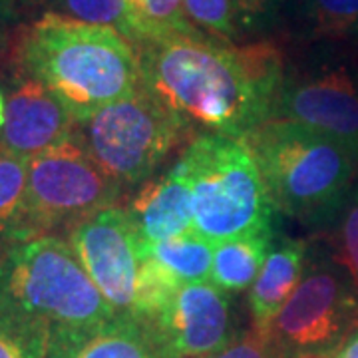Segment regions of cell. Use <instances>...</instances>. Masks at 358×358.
I'll use <instances>...</instances> for the list:
<instances>
[{
    "mask_svg": "<svg viewBox=\"0 0 358 358\" xmlns=\"http://www.w3.org/2000/svg\"><path fill=\"white\" fill-rule=\"evenodd\" d=\"M76 128L64 106L34 78L24 76L6 96V122L0 148L30 159L64 141Z\"/></svg>",
    "mask_w": 358,
    "mask_h": 358,
    "instance_id": "cell-12",
    "label": "cell"
},
{
    "mask_svg": "<svg viewBox=\"0 0 358 358\" xmlns=\"http://www.w3.org/2000/svg\"><path fill=\"white\" fill-rule=\"evenodd\" d=\"M245 32H263L277 24L287 0H235Z\"/></svg>",
    "mask_w": 358,
    "mask_h": 358,
    "instance_id": "cell-26",
    "label": "cell"
},
{
    "mask_svg": "<svg viewBox=\"0 0 358 358\" xmlns=\"http://www.w3.org/2000/svg\"><path fill=\"white\" fill-rule=\"evenodd\" d=\"M66 241L115 313H129L141 263V243L124 207L114 205L68 229Z\"/></svg>",
    "mask_w": 358,
    "mask_h": 358,
    "instance_id": "cell-11",
    "label": "cell"
},
{
    "mask_svg": "<svg viewBox=\"0 0 358 358\" xmlns=\"http://www.w3.org/2000/svg\"><path fill=\"white\" fill-rule=\"evenodd\" d=\"M143 251L155 257L183 285L211 281L215 243L199 231L193 229L162 243L143 245Z\"/></svg>",
    "mask_w": 358,
    "mask_h": 358,
    "instance_id": "cell-18",
    "label": "cell"
},
{
    "mask_svg": "<svg viewBox=\"0 0 358 358\" xmlns=\"http://www.w3.org/2000/svg\"><path fill=\"white\" fill-rule=\"evenodd\" d=\"M179 162L192 192L195 231L209 241L219 243L273 223L277 209L243 140L201 134L187 143Z\"/></svg>",
    "mask_w": 358,
    "mask_h": 358,
    "instance_id": "cell-5",
    "label": "cell"
},
{
    "mask_svg": "<svg viewBox=\"0 0 358 358\" xmlns=\"http://www.w3.org/2000/svg\"><path fill=\"white\" fill-rule=\"evenodd\" d=\"M131 8L148 26H152L162 36H197L201 34L189 22L183 0H129Z\"/></svg>",
    "mask_w": 358,
    "mask_h": 358,
    "instance_id": "cell-25",
    "label": "cell"
},
{
    "mask_svg": "<svg viewBox=\"0 0 358 358\" xmlns=\"http://www.w3.org/2000/svg\"><path fill=\"white\" fill-rule=\"evenodd\" d=\"M13 2L10 0H0V36L4 34L6 24L13 20Z\"/></svg>",
    "mask_w": 358,
    "mask_h": 358,
    "instance_id": "cell-29",
    "label": "cell"
},
{
    "mask_svg": "<svg viewBox=\"0 0 358 358\" xmlns=\"http://www.w3.org/2000/svg\"><path fill=\"white\" fill-rule=\"evenodd\" d=\"M358 329V293L334 259H308L303 281L265 334L277 358H329Z\"/></svg>",
    "mask_w": 358,
    "mask_h": 358,
    "instance_id": "cell-8",
    "label": "cell"
},
{
    "mask_svg": "<svg viewBox=\"0 0 358 358\" xmlns=\"http://www.w3.org/2000/svg\"><path fill=\"white\" fill-rule=\"evenodd\" d=\"M44 358H159L143 324L129 313L82 327H54Z\"/></svg>",
    "mask_w": 358,
    "mask_h": 358,
    "instance_id": "cell-14",
    "label": "cell"
},
{
    "mask_svg": "<svg viewBox=\"0 0 358 358\" xmlns=\"http://www.w3.org/2000/svg\"><path fill=\"white\" fill-rule=\"evenodd\" d=\"M50 329L0 303V358H44Z\"/></svg>",
    "mask_w": 358,
    "mask_h": 358,
    "instance_id": "cell-22",
    "label": "cell"
},
{
    "mask_svg": "<svg viewBox=\"0 0 358 358\" xmlns=\"http://www.w3.org/2000/svg\"><path fill=\"white\" fill-rule=\"evenodd\" d=\"M28 159L0 148V259L24 241Z\"/></svg>",
    "mask_w": 358,
    "mask_h": 358,
    "instance_id": "cell-19",
    "label": "cell"
},
{
    "mask_svg": "<svg viewBox=\"0 0 358 358\" xmlns=\"http://www.w3.org/2000/svg\"><path fill=\"white\" fill-rule=\"evenodd\" d=\"M122 189L103 173L80 141L76 128L64 141L28 159L24 241L74 227L82 219L114 207Z\"/></svg>",
    "mask_w": 358,
    "mask_h": 358,
    "instance_id": "cell-7",
    "label": "cell"
},
{
    "mask_svg": "<svg viewBox=\"0 0 358 358\" xmlns=\"http://www.w3.org/2000/svg\"><path fill=\"white\" fill-rule=\"evenodd\" d=\"M192 128L141 82L131 96L78 124L76 134L98 167L126 192L155 178Z\"/></svg>",
    "mask_w": 358,
    "mask_h": 358,
    "instance_id": "cell-6",
    "label": "cell"
},
{
    "mask_svg": "<svg viewBox=\"0 0 358 358\" xmlns=\"http://www.w3.org/2000/svg\"><path fill=\"white\" fill-rule=\"evenodd\" d=\"M308 263V245L301 239H282L273 245L259 277L249 289L247 307L253 331L265 336L271 324L291 301L303 281Z\"/></svg>",
    "mask_w": 358,
    "mask_h": 358,
    "instance_id": "cell-15",
    "label": "cell"
},
{
    "mask_svg": "<svg viewBox=\"0 0 358 358\" xmlns=\"http://www.w3.org/2000/svg\"><path fill=\"white\" fill-rule=\"evenodd\" d=\"M299 18L310 40L358 38V0H299Z\"/></svg>",
    "mask_w": 358,
    "mask_h": 358,
    "instance_id": "cell-20",
    "label": "cell"
},
{
    "mask_svg": "<svg viewBox=\"0 0 358 358\" xmlns=\"http://www.w3.org/2000/svg\"><path fill=\"white\" fill-rule=\"evenodd\" d=\"M185 14L199 32L235 44L243 36V22L235 0H183Z\"/></svg>",
    "mask_w": 358,
    "mask_h": 358,
    "instance_id": "cell-23",
    "label": "cell"
},
{
    "mask_svg": "<svg viewBox=\"0 0 358 358\" xmlns=\"http://www.w3.org/2000/svg\"><path fill=\"white\" fill-rule=\"evenodd\" d=\"M0 303L48 329L94 324L117 315L60 235H40L4 253Z\"/></svg>",
    "mask_w": 358,
    "mask_h": 358,
    "instance_id": "cell-4",
    "label": "cell"
},
{
    "mask_svg": "<svg viewBox=\"0 0 358 358\" xmlns=\"http://www.w3.org/2000/svg\"><path fill=\"white\" fill-rule=\"evenodd\" d=\"M273 120L324 134L358 162V68L334 58L287 66Z\"/></svg>",
    "mask_w": 358,
    "mask_h": 358,
    "instance_id": "cell-9",
    "label": "cell"
},
{
    "mask_svg": "<svg viewBox=\"0 0 358 358\" xmlns=\"http://www.w3.org/2000/svg\"><path fill=\"white\" fill-rule=\"evenodd\" d=\"M329 358H358V329L336 348L333 357Z\"/></svg>",
    "mask_w": 358,
    "mask_h": 358,
    "instance_id": "cell-28",
    "label": "cell"
},
{
    "mask_svg": "<svg viewBox=\"0 0 358 358\" xmlns=\"http://www.w3.org/2000/svg\"><path fill=\"white\" fill-rule=\"evenodd\" d=\"M243 141L275 209L305 225L329 227L357 185L355 155L315 129L268 120Z\"/></svg>",
    "mask_w": 358,
    "mask_h": 358,
    "instance_id": "cell-3",
    "label": "cell"
},
{
    "mask_svg": "<svg viewBox=\"0 0 358 358\" xmlns=\"http://www.w3.org/2000/svg\"><path fill=\"white\" fill-rule=\"evenodd\" d=\"M201 358H277L273 355L267 338L257 334L253 329L239 334L231 345L221 348L213 355H207Z\"/></svg>",
    "mask_w": 358,
    "mask_h": 358,
    "instance_id": "cell-27",
    "label": "cell"
},
{
    "mask_svg": "<svg viewBox=\"0 0 358 358\" xmlns=\"http://www.w3.org/2000/svg\"><path fill=\"white\" fill-rule=\"evenodd\" d=\"M136 52L143 86L193 128L245 140L273 120L287 66L268 42L235 46L201 32L173 34Z\"/></svg>",
    "mask_w": 358,
    "mask_h": 358,
    "instance_id": "cell-1",
    "label": "cell"
},
{
    "mask_svg": "<svg viewBox=\"0 0 358 358\" xmlns=\"http://www.w3.org/2000/svg\"><path fill=\"white\" fill-rule=\"evenodd\" d=\"M275 245V225L241 233L215 243L211 282L227 294H239L251 289Z\"/></svg>",
    "mask_w": 358,
    "mask_h": 358,
    "instance_id": "cell-16",
    "label": "cell"
},
{
    "mask_svg": "<svg viewBox=\"0 0 358 358\" xmlns=\"http://www.w3.org/2000/svg\"><path fill=\"white\" fill-rule=\"evenodd\" d=\"M18 58L24 76L38 80L76 126L141 86L140 58L128 40L62 14H44L28 26Z\"/></svg>",
    "mask_w": 358,
    "mask_h": 358,
    "instance_id": "cell-2",
    "label": "cell"
},
{
    "mask_svg": "<svg viewBox=\"0 0 358 358\" xmlns=\"http://www.w3.org/2000/svg\"><path fill=\"white\" fill-rule=\"evenodd\" d=\"M329 227L333 259L345 268L358 293V181Z\"/></svg>",
    "mask_w": 358,
    "mask_h": 358,
    "instance_id": "cell-24",
    "label": "cell"
},
{
    "mask_svg": "<svg viewBox=\"0 0 358 358\" xmlns=\"http://www.w3.org/2000/svg\"><path fill=\"white\" fill-rule=\"evenodd\" d=\"M4 122H6V94L0 88V131L4 128Z\"/></svg>",
    "mask_w": 358,
    "mask_h": 358,
    "instance_id": "cell-30",
    "label": "cell"
},
{
    "mask_svg": "<svg viewBox=\"0 0 358 358\" xmlns=\"http://www.w3.org/2000/svg\"><path fill=\"white\" fill-rule=\"evenodd\" d=\"M141 324L159 358L207 357L239 336L231 294L211 281L183 285L166 307Z\"/></svg>",
    "mask_w": 358,
    "mask_h": 358,
    "instance_id": "cell-10",
    "label": "cell"
},
{
    "mask_svg": "<svg viewBox=\"0 0 358 358\" xmlns=\"http://www.w3.org/2000/svg\"><path fill=\"white\" fill-rule=\"evenodd\" d=\"M124 209L143 245L169 241L195 229L192 192L181 162L178 159L164 176L143 181Z\"/></svg>",
    "mask_w": 358,
    "mask_h": 358,
    "instance_id": "cell-13",
    "label": "cell"
},
{
    "mask_svg": "<svg viewBox=\"0 0 358 358\" xmlns=\"http://www.w3.org/2000/svg\"><path fill=\"white\" fill-rule=\"evenodd\" d=\"M52 2L56 14H62L78 22L110 28L128 40L134 48L167 38L141 20L131 8L129 0H52Z\"/></svg>",
    "mask_w": 358,
    "mask_h": 358,
    "instance_id": "cell-17",
    "label": "cell"
},
{
    "mask_svg": "<svg viewBox=\"0 0 358 358\" xmlns=\"http://www.w3.org/2000/svg\"><path fill=\"white\" fill-rule=\"evenodd\" d=\"M181 287L183 282L171 271H167L155 257L145 253L141 245V263L129 315L136 317L140 322L150 320L178 294Z\"/></svg>",
    "mask_w": 358,
    "mask_h": 358,
    "instance_id": "cell-21",
    "label": "cell"
}]
</instances>
